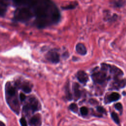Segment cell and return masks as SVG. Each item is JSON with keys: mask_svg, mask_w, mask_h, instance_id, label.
I'll return each mask as SVG.
<instances>
[{"mask_svg": "<svg viewBox=\"0 0 126 126\" xmlns=\"http://www.w3.org/2000/svg\"><path fill=\"white\" fill-rule=\"evenodd\" d=\"M111 118L113 119V120L115 122V123L118 125H119L120 120H119V117H118V115L117 114V113H116L114 112H113L111 114Z\"/></svg>", "mask_w": 126, "mask_h": 126, "instance_id": "cell-15", "label": "cell"}, {"mask_svg": "<svg viewBox=\"0 0 126 126\" xmlns=\"http://www.w3.org/2000/svg\"><path fill=\"white\" fill-rule=\"evenodd\" d=\"M17 7L26 6L33 13L34 25L38 28H43L59 22L60 12L51 0H13Z\"/></svg>", "mask_w": 126, "mask_h": 126, "instance_id": "cell-1", "label": "cell"}, {"mask_svg": "<svg viewBox=\"0 0 126 126\" xmlns=\"http://www.w3.org/2000/svg\"><path fill=\"white\" fill-rule=\"evenodd\" d=\"M69 85L67 83V86L65 87V94H66V99L68 100H70L72 99V95L71 94L70 92L69 91Z\"/></svg>", "mask_w": 126, "mask_h": 126, "instance_id": "cell-14", "label": "cell"}, {"mask_svg": "<svg viewBox=\"0 0 126 126\" xmlns=\"http://www.w3.org/2000/svg\"><path fill=\"white\" fill-rule=\"evenodd\" d=\"M115 107L117 110H118L119 111L121 112V113H122L123 111V106L121 103H116L115 105Z\"/></svg>", "mask_w": 126, "mask_h": 126, "instance_id": "cell-19", "label": "cell"}, {"mask_svg": "<svg viewBox=\"0 0 126 126\" xmlns=\"http://www.w3.org/2000/svg\"><path fill=\"white\" fill-rule=\"evenodd\" d=\"M107 65L106 64H102L100 70L94 72L92 75V78L94 83L103 84L105 83L110 79V77L107 75Z\"/></svg>", "mask_w": 126, "mask_h": 126, "instance_id": "cell-4", "label": "cell"}, {"mask_svg": "<svg viewBox=\"0 0 126 126\" xmlns=\"http://www.w3.org/2000/svg\"><path fill=\"white\" fill-rule=\"evenodd\" d=\"M73 91L75 98L76 100L79 99L81 96V91L80 90V86L78 84L74 83L73 84Z\"/></svg>", "mask_w": 126, "mask_h": 126, "instance_id": "cell-10", "label": "cell"}, {"mask_svg": "<svg viewBox=\"0 0 126 126\" xmlns=\"http://www.w3.org/2000/svg\"><path fill=\"white\" fill-rule=\"evenodd\" d=\"M10 1V0H0V14L1 17L4 15Z\"/></svg>", "mask_w": 126, "mask_h": 126, "instance_id": "cell-8", "label": "cell"}, {"mask_svg": "<svg viewBox=\"0 0 126 126\" xmlns=\"http://www.w3.org/2000/svg\"><path fill=\"white\" fill-rule=\"evenodd\" d=\"M39 123H41L40 119L38 115H35L32 117L29 120V125L32 126H36L40 125V124H39Z\"/></svg>", "mask_w": 126, "mask_h": 126, "instance_id": "cell-12", "label": "cell"}, {"mask_svg": "<svg viewBox=\"0 0 126 126\" xmlns=\"http://www.w3.org/2000/svg\"><path fill=\"white\" fill-rule=\"evenodd\" d=\"M96 110L98 112H99L101 114H106V113L105 109L101 106H97L96 107Z\"/></svg>", "mask_w": 126, "mask_h": 126, "instance_id": "cell-20", "label": "cell"}, {"mask_svg": "<svg viewBox=\"0 0 126 126\" xmlns=\"http://www.w3.org/2000/svg\"><path fill=\"white\" fill-rule=\"evenodd\" d=\"M80 111L81 114L83 115V116H85L87 115L88 113V109L87 107H81L80 109Z\"/></svg>", "mask_w": 126, "mask_h": 126, "instance_id": "cell-17", "label": "cell"}, {"mask_svg": "<svg viewBox=\"0 0 126 126\" xmlns=\"http://www.w3.org/2000/svg\"><path fill=\"white\" fill-rule=\"evenodd\" d=\"M34 17L32 11L26 6L17 7L14 12V20L20 22H27Z\"/></svg>", "mask_w": 126, "mask_h": 126, "instance_id": "cell-3", "label": "cell"}, {"mask_svg": "<svg viewBox=\"0 0 126 126\" xmlns=\"http://www.w3.org/2000/svg\"><path fill=\"white\" fill-rule=\"evenodd\" d=\"M19 98L21 101H23L26 99V95L23 93H21L19 95Z\"/></svg>", "mask_w": 126, "mask_h": 126, "instance_id": "cell-22", "label": "cell"}, {"mask_svg": "<svg viewBox=\"0 0 126 126\" xmlns=\"http://www.w3.org/2000/svg\"><path fill=\"white\" fill-rule=\"evenodd\" d=\"M75 49L76 52L80 55H85L87 53V49L86 47L81 43H79L76 45Z\"/></svg>", "mask_w": 126, "mask_h": 126, "instance_id": "cell-11", "label": "cell"}, {"mask_svg": "<svg viewBox=\"0 0 126 126\" xmlns=\"http://www.w3.org/2000/svg\"><path fill=\"white\" fill-rule=\"evenodd\" d=\"M75 3H76L75 2L74 3H71V4H70L67 5V6H65V7H63V8L64 9H65V10H66V9H73V8H74L75 7V6H76V5H77V4H75Z\"/></svg>", "mask_w": 126, "mask_h": 126, "instance_id": "cell-18", "label": "cell"}, {"mask_svg": "<svg viewBox=\"0 0 126 126\" xmlns=\"http://www.w3.org/2000/svg\"><path fill=\"white\" fill-rule=\"evenodd\" d=\"M20 122L21 125L22 126H26L27 125L26 121L25 119L24 118H22L20 120Z\"/></svg>", "mask_w": 126, "mask_h": 126, "instance_id": "cell-21", "label": "cell"}, {"mask_svg": "<svg viewBox=\"0 0 126 126\" xmlns=\"http://www.w3.org/2000/svg\"><path fill=\"white\" fill-rule=\"evenodd\" d=\"M46 59L52 63H58L60 62V55L56 51L51 50L45 55Z\"/></svg>", "mask_w": 126, "mask_h": 126, "instance_id": "cell-6", "label": "cell"}, {"mask_svg": "<svg viewBox=\"0 0 126 126\" xmlns=\"http://www.w3.org/2000/svg\"><path fill=\"white\" fill-rule=\"evenodd\" d=\"M120 98V95L119 94L116 92H113L110 94L109 95H108L107 96V98H106V99L107 102L111 103L112 102L116 101L119 100Z\"/></svg>", "mask_w": 126, "mask_h": 126, "instance_id": "cell-9", "label": "cell"}, {"mask_svg": "<svg viewBox=\"0 0 126 126\" xmlns=\"http://www.w3.org/2000/svg\"><path fill=\"white\" fill-rule=\"evenodd\" d=\"M5 94L6 100L11 108L17 114L19 113V103L16 96V90L15 88L7 83L5 87Z\"/></svg>", "mask_w": 126, "mask_h": 126, "instance_id": "cell-2", "label": "cell"}, {"mask_svg": "<svg viewBox=\"0 0 126 126\" xmlns=\"http://www.w3.org/2000/svg\"><path fill=\"white\" fill-rule=\"evenodd\" d=\"M76 77L78 80L81 83L85 84L89 80V77L87 74L84 71L80 70L76 74Z\"/></svg>", "mask_w": 126, "mask_h": 126, "instance_id": "cell-7", "label": "cell"}, {"mask_svg": "<svg viewBox=\"0 0 126 126\" xmlns=\"http://www.w3.org/2000/svg\"><path fill=\"white\" fill-rule=\"evenodd\" d=\"M40 105L38 101L34 97H32L30 98L29 103H27L23 106V111L28 113L29 111H31L32 113L38 111L39 109Z\"/></svg>", "mask_w": 126, "mask_h": 126, "instance_id": "cell-5", "label": "cell"}, {"mask_svg": "<svg viewBox=\"0 0 126 126\" xmlns=\"http://www.w3.org/2000/svg\"><path fill=\"white\" fill-rule=\"evenodd\" d=\"M69 109L74 113H77L78 111V106L76 104L73 103L70 104L69 106Z\"/></svg>", "mask_w": 126, "mask_h": 126, "instance_id": "cell-16", "label": "cell"}, {"mask_svg": "<svg viewBox=\"0 0 126 126\" xmlns=\"http://www.w3.org/2000/svg\"><path fill=\"white\" fill-rule=\"evenodd\" d=\"M1 125H3V126H4V124H3V123H2V122H0V126H1Z\"/></svg>", "mask_w": 126, "mask_h": 126, "instance_id": "cell-23", "label": "cell"}, {"mask_svg": "<svg viewBox=\"0 0 126 126\" xmlns=\"http://www.w3.org/2000/svg\"><path fill=\"white\" fill-rule=\"evenodd\" d=\"M19 88L26 93H29L32 91L31 87L27 83H24L21 85H19Z\"/></svg>", "mask_w": 126, "mask_h": 126, "instance_id": "cell-13", "label": "cell"}]
</instances>
